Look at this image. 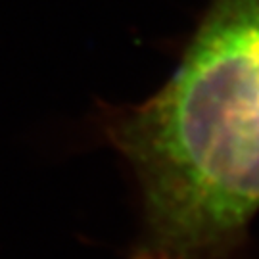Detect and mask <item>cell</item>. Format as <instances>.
<instances>
[{"mask_svg":"<svg viewBox=\"0 0 259 259\" xmlns=\"http://www.w3.org/2000/svg\"><path fill=\"white\" fill-rule=\"evenodd\" d=\"M133 167L129 259H229L259 211V0H211L165 84L102 117Z\"/></svg>","mask_w":259,"mask_h":259,"instance_id":"cell-1","label":"cell"}]
</instances>
